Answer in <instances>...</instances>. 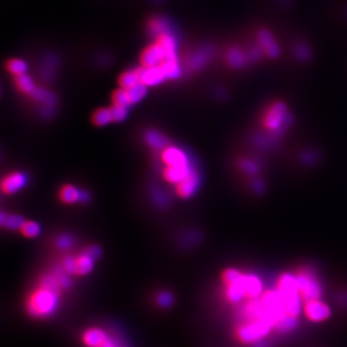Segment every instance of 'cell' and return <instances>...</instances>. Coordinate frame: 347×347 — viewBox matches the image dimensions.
<instances>
[{"mask_svg":"<svg viewBox=\"0 0 347 347\" xmlns=\"http://www.w3.org/2000/svg\"><path fill=\"white\" fill-rule=\"evenodd\" d=\"M64 287L58 270L47 273L40 279L39 284L32 291L24 302V310L29 316L44 319L55 314L60 304Z\"/></svg>","mask_w":347,"mask_h":347,"instance_id":"obj_1","label":"cell"},{"mask_svg":"<svg viewBox=\"0 0 347 347\" xmlns=\"http://www.w3.org/2000/svg\"><path fill=\"white\" fill-rule=\"evenodd\" d=\"M275 288L282 295L288 315L300 317L303 314L304 301L300 296L299 288L294 272H283L277 278Z\"/></svg>","mask_w":347,"mask_h":347,"instance_id":"obj_2","label":"cell"},{"mask_svg":"<svg viewBox=\"0 0 347 347\" xmlns=\"http://www.w3.org/2000/svg\"><path fill=\"white\" fill-rule=\"evenodd\" d=\"M272 332L273 326L267 321L260 319L244 320L235 326L233 337L236 341L242 345L254 346L267 339Z\"/></svg>","mask_w":347,"mask_h":347,"instance_id":"obj_3","label":"cell"},{"mask_svg":"<svg viewBox=\"0 0 347 347\" xmlns=\"http://www.w3.org/2000/svg\"><path fill=\"white\" fill-rule=\"evenodd\" d=\"M294 275L296 277L300 296L304 303L322 298L323 286L314 269L310 266H301L294 271Z\"/></svg>","mask_w":347,"mask_h":347,"instance_id":"obj_4","label":"cell"},{"mask_svg":"<svg viewBox=\"0 0 347 347\" xmlns=\"http://www.w3.org/2000/svg\"><path fill=\"white\" fill-rule=\"evenodd\" d=\"M287 116L288 113L285 103L276 102L272 103L264 112L261 120V125L265 130L277 132L283 126H285L287 122Z\"/></svg>","mask_w":347,"mask_h":347,"instance_id":"obj_5","label":"cell"},{"mask_svg":"<svg viewBox=\"0 0 347 347\" xmlns=\"http://www.w3.org/2000/svg\"><path fill=\"white\" fill-rule=\"evenodd\" d=\"M260 300L263 308L265 309V311L272 317L275 323L278 319L287 314L284 298L275 287L271 290H264Z\"/></svg>","mask_w":347,"mask_h":347,"instance_id":"obj_6","label":"cell"},{"mask_svg":"<svg viewBox=\"0 0 347 347\" xmlns=\"http://www.w3.org/2000/svg\"><path fill=\"white\" fill-rule=\"evenodd\" d=\"M332 309L322 299L311 300L304 303L303 316L312 323H323L331 318Z\"/></svg>","mask_w":347,"mask_h":347,"instance_id":"obj_7","label":"cell"},{"mask_svg":"<svg viewBox=\"0 0 347 347\" xmlns=\"http://www.w3.org/2000/svg\"><path fill=\"white\" fill-rule=\"evenodd\" d=\"M161 161L165 167H183L189 166L188 156L180 148L175 146H168L160 152Z\"/></svg>","mask_w":347,"mask_h":347,"instance_id":"obj_8","label":"cell"},{"mask_svg":"<svg viewBox=\"0 0 347 347\" xmlns=\"http://www.w3.org/2000/svg\"><path fill=\"white\" fill-rule=\"evenodd\" d=\"M244 275L243 273L235 282L224 285V298L230 305H240L246 300Z\"/></svg>","mask_w":347,"mask_h":347,"instance_id":"obj_9","label":"cell"},{"mask_svg":"<svg viewBox=\"0 0 347 347\" xmlns=\"http://www.w3.org/2000/svg\"><path fill=\"white\" fill-rule=\"evenodd\" d=\"M257 41L263 52L271 59H275L280 55L281 48L277 43L274 35L267 29H260L257 33Z\"/></svg>","mask_w":347,"mask_h":347,"instance_id":"obj_10","label":"cell"},{"mask_svg":"<svg viewBox=\"0 0 347 347\" xmlns=\"http://www.w3.org/2000/svg\"><path fill=\"white\" fill-rule=\"evenodd\" d=\"M200 185V175L194 169L191 173L183 179L182 182L175 185V191L177 195L182 199L192 197L197 191Z\"/></svg>","mask_w":347,"mask_h":347,"instance_id":"obj_11","label":"cell"},{"mask_svg":"<svg viewBox=\"0 0 347 347\" xmlns=\"http://www.w3.org/2000/svg\"><path fill=\"white\" fill-rule=\"evenodd\" d=\"M27 182V178L24 173L12 172L4 177L1 182V190L6 195L15 194L24 187Z\"/></svg>","mask_w":347,"mask_h":347,"instance_id":"obj_12","label":"cell"},{"mask_svg":"<svg viewBox=\"0 0 347 347\" xmlns=\"http://www.w3.org/2000/svg\"><path fill=\"white\" fill-rule=\"evenodd\" d=\"M244 288L246 300L258 299L264 292L261 278L255 273H245Z\"/></svg>","mask_w":347,"mask_h":347,"instance_id":"obj_13","label":"cell"},{"mask_svg":"<svg viewBox=\"0 0 347 347\" xmlns=\"http://www.w3.org/2000/svg\"><path fill=\"white\" fill-rule=\"evenodd\" d=\"M109 334L99 327H90L82 333L81 341L85 347H101L109 338Z\"/></svg>","mask_w":347,"mask_h":347,"instance_id":"obj_14","label":"cell"},{"mask_svg":"<svg viewBox=\"0 0 347 347\" xmlns=\"http://www.w3.org/2000/svg\"><path fill=\"white\" fill-rule=\"evenodd\" d=\"M139 76V82L146 86H156L161 83L165 76L161 71L160 67H143L136 70Z\"/></svg>","mask_w":347,"mask_h":347,"instance_id":"obj_15","label":"cell"},{"mask_svg":"<svg viewBox=\"0 0 347 347\" xmlns=\"http://www.w3.org/2000/svg\"><path fill=\"white\" fill-rule=\"evenodd\" d=\"M166 52L159 44L152 45L144 50L141 56L143 67H157L165 59Z\"/></svg>","mask_w":347,"mask_h":347,"instance_id":"obj_16","label":"cell"},{"mask_svg":"<svg viewBox=\"0 0 347 347\" xmlns=\"http://www.w3.org/2000/svg\"><path fill=\"white\" fill-rule=\"evenodd\" d=\"M193 170L194 169L191 165L183 167H165L162 172V176L168 183L176 185L179 182H182L183 179H185Z\"/></svg>","mask_w":347,"mask_h":347,"instance_id":"obj_17","label":"cell"},{"mask_svg":"<svg viewBox=\"0 0 347 347\" xmlns=\"http://www.w3.org/2000/svg\"><path fill=\"white\" fill-rule=\"evenodd\" d=\"M300 325V317L291 316L286 314L285 316L278 319L276 323L274 324L273 332H276L278 334H288L294 332Z\"/></svg>","mask_w":347,"mask_h":347,"instance_id":"obj_18","label":"cell"},{"mask_svg":"<svg viewBox=\"0 0 347 347\" xmlns=\"http://www.w3.org/2000/svg\"><path fill=\"white\" fill-rule=\"evenodd\" d=\"M81 195L82 191L72 184H65L58 192L59 200L66 205H72L80 202Z\"/></svg>","mask_w":347,"mask_h":347,"instance_id":"obj_19","label":"cell"},{"mask_svg":"<svg viewBox=\"0 0 347 347\" xmlns=\"http://www.w3.org/2000/svg\"><path fill=\"white\" fill-rule=\"evenodd\" d=\"M145 140L150 149L155 150H163L169 146V140L165 135L158 130H149L145 134Z\"/></svg>","mask_w":347,"mask_h":347,"instance_id":"obj_20","label":"cell"},{"mask_svg":"<svg viewBox=\"0 0 347 347\" xmlns=\"http://www.w3.org/2000/svg\"><path fill=\"white\" fill-rule=\"evenodd\" d=\"M247 54L241 48L233 47L226 53V61L230 68L240 69L247 62Z\"/></svg>","mask_w":347,"mask_h":347,"instance_id":"obj_21","label":"cell"},{"mask_svg":"<svg viewBox=\"0 0 347 347\" xmlns=\"http://www.w3.org/2000/svg\"><path fill=\"white\" fill-rule=\"evenodd\" d=\"M158 44L165 50L166 55L164 60H178V57L176 54L177 43L172 35L166 33L158 36Z\"/></svg>","mask_w":347,"mask_h":347,"instance_id":"obj_22","label":"cell"},{"mask_svg":"<svg viewBox=\"0 0 347 347\" xmlns=\"http://www.w3.org/2000/svg\"><path fill=\"white\" fill-rule=\"evenodd\" d=\"M94 259L91 258L86 253L75 257V273L78 276L88 275L94 268Z\"/></svg>","mask_w":347,"mask_h":347,"instance_id":"obj_23","label":"cell"},{"mask_svg":"<svg viewBox=\"0 0 347 347\" xmlns=\"http://www.w3.org/2000/svg\"><path fill=\"white\" fill-rule=\"evenodd\" d=\"M213 56V50L210 48H202L195 52L189 59L190 67L194 70L203 68Z\"/></svg>","mask_w":347,"mask_h":347,"instance_id":"obj_24","label":"cell"},{"mask_svg":"<svg viewBox=\"0 0 347 347\" xmlns=\"http://www.w3.org/2000/svg\"><path fill=\"white\" fill-rule=\"evenodd\" d=\"M165 79H175L180 78L182 70L178 60H164L159 65Z\"/></svg>","mask_w":347,"mask_h":347,"instance_id":"obj_25","label":"cell"},{"mask_svg":"<svg viewBox=\"0 0 347 347\" xmlns=\"http://www.w3.org/2000/svg\"><path fill=\"white\" fill-rule=\"evenodd\" d=\"M1 226L6 228V229H11V230H16V229H21L23 224H24V218L20 215H6L5 213H1Z\"/></svg>","mask_w":347,"mask_h":347,"instance_id":"obj_26","label":"cell"},{"mask_svg":"<svg viewBox=\"0 0 347 347\" xmlns=\"http://www.w3.org/2000/svg\"><path fill=\"white\" fill-rule=\"evenodd\" d=\"M92 123L95 126H105L112 123L110 108H100L92 116Z\"/></svg>","mask_w":347,"mask_h":347,"instance_id":"obj_27","label":"cell"},{"mask_svg":"<svg viewBox=\"0 0 347 347\" xmlns=\"http://www.w3.org/2000/svg\"><path fill=\"white\" fill-rule=\"evenodd\" d=\"M31 97L41 103H44L48 106H53L55 103V97L43 88H35L32 92Z\"/></svg>","mask_w":347,"mask_h":347,"instance_id":"obj_28","label":"cell"},{"mask_svg":"<svg viewBox=\"0 0 347 347\" xmlns=\"http://www.w3.org/2000/svg\"><path fill=\"white\" fill-rule=\"evenodd\" d=\"M16 85L23 93H25V94H29L31 95L32 92L35 90V84H34V81L33 79L27 75L26 73L24 74H21V75H17L16 76Z\"/></svg>","mask_w":347,"mask_h":347,"instance_id":"obj_29","label":"cell"},{"mask_svg":"<svg viewBox=\"0 0 347 347\" xmlns=\"http://www.w3.org/2000/svg\"><path fill=\"white\" fill-rule=\"evenodd\" d=\"M147 92H148L147 86L144 85L142 83H140V82L137 83L134 86L127 89V93L129 95L131 104H134V103H139L140 101H142L143 99L147 95Z\"/></svg>","mask_w":347,"mask_h":347,"instance_id":"obj_30","label":"cell"},{"mask_svg":"<svg viewBox=\"0 0 347 347\" xmlns=\"http://www.w3.org/2000/svg\"><path fill=\"white\" fill-rule=\"evenodd\" d=\"M20 232L24 237L27 238H35L39 236L41 227L37 222L25 220Z\"/></svg>","mask_w":347,"mask_h":347,"instance_id":"obj_31","label":"cell"},{"mask_svg":"<svg viewBox=\"0 0 347 347\" xmlns=\"http://www.w3.org/2000/svg\"><path fill=\"white\" fill-rule=\"evenodd\" d=\"M137 83H139V76L136 71H126L119 79V84L121 88L126 90L134 86Z\"/></svg>","mask_w":347,"mask_h":347,"instance_id":"obj_32","label":"cell"},{"mask_svg":"<svg viewBox=\"0 0 347 347\" xmlns=\"http://www.w3.org/2000/svg\"><path fill=\"white\" fill-rule=\"evenodd\" d=\"M112 101H113V104H116V105H121V106H125V107H128L129 105H131V102H130L129 95L127 93V90L123 89V88L116 90L113 93Z\"/></svg>","mask_w":347,"mask_h":347,"instance_id":"obj_33","label":"cell"},{"mask_svg":"<svg viewBox=\"0 0 347 347\" xmlns=\"http://www.w3.org/2000/svg\"><path fill=\"white\" fill-rule=\"evenodd\" d=\"M9 71L15 74L16 76L24 74L27 71V64L21 59H13L7 64Z\"/></svg>","mask_w":347,"mask_h":347,"instance_id":"obj_34","label":"cell"},{"mask_svg":"<svg viewBox=\"0 0 347 347\" xmlns=\"http://www.w3.org/2000/svg\"><path fill=\"white\" fill-rule=\"evenodd\" d=\"M112 123H121L126 120L128 115L127 107L113 104L110 107Z\"/></svg>","mask_w":347,"mask_h":347,"instance_id":"obj_35","label":"cell"},{"mask_svg":"<svg viewBox=\"0 0 347 347\" xmlns=\"http://www.w3.org/2000/svg\"><path fill=\"white\" fill-rule=\"evenodd\" d=\"M150 32L160 36L168 33V24L162 18H153L149 25Z\"/></svg>","mask_w":347,"mask_h":347,"instance_id":"obj_36","label":"cell"},{"mask_svg":"<svg viewBox=\"0 0 347 347\" xmlns=\"http://www.w3.org/2000/svg\"><path fill=\"white\" fill-rule=\"evenodd\" d=\"M157 304L160 308L168 309L170 308L174 303V296L171 292H161L157 295Z\"/></svg>","mask_w":347,"mask_h":347,"instance_id":"obj_37","label":"cell"},{"mask_svg":"<svg viewBox=\"0 0 347 347\" xmlns=\"http://www.w3.org/2000/svg\"><path fill=\"white\" fill-rule=\"evenodd\" d=\"M61 268L63 269L67 274L74 275V273H75V257H72V256L65 257L62 260Z\"/></svg>","mask_w":347,"mask_h":347,"instance_id":"obj_38","label":"cell"},{"mask_svg":"<svg viewBox=\"0 0 347 347\" xmlns=\"http://www.w3.org/2000/svg\"><path fill=\"white\" fill-rule=\"evenodd\" d=\"M72 245H73V238L68 235L60 236L56 240V246L61 250H68L72 247Z\"/></svg>","mask_w":347,"mask_h":347,"instance_id":"obj_39","label":"cell"},{"mask_svg":"<svg viewBox=\"0 0 347 347\" xmlns=\"http://www.w3.org/2000/svg\"><path fill=\"white\" fill-rule=\"evenodd\" d=\"M239 165H240V169L248 175H255L259 170L256 163H254V161L249 160V159H242Z\"/></svg>","mask_w":347,"mask_h":347,"instance_id":"obj_40","label":"cell"},{"mask_svg":"<svg viewBox=\"0 0 347 347\" xmlns=\"http://www.w3.org/2000/svg\"><path fill=\"white\" fill-rule=\"evenodd\" d=\"M295 53H296V56L302 61H307L309 58H310V56H311L310 48L305 44H300V45H298L297 48L295 49Z\"/></svg>","mask_w":347,"mask_h":347,"instance_id":"obj_41","label":"cell"},{"mask_svg":"<svg viewBox=\"0 0 347 347\" xmlns=\"http://www.w3.org/2000/svg\"><path fill=\"white\" fill-rule=\"evenodd\" d=\"M262 52L263 50L261 49L260 46H256V47H252V48H249L248 52L246 53L247 54V59L249 61H252V62H256L258 60H260L261 58V55H262Z\"/></svg>","mask_w":347,"mask_h":347,"instance_id":"obj_42","label":"cell"},{"mask_svg":"<svg viewBox=\"0 0 347 347\" xmlns=\"http://www.w3.org/2000/svg\"><path fill=\"white\" fill-rule=\"evenodd\" d=\"M84 253H86L87 255H89L94 260H97L98 258H100L102 251L98 246H89L86 250H84Z\"/></svg>","mask_w":347,"mask_h":347,"instance_id":"obj_43","label":"cell"},{"mask_svg":"<svg viewBox=\"0 0 347 347\" xmlns=\"http://www.w3.org/2000/svg\"><path fill=\"white\" fill-rule=\"evenodd\" d=\"M101 347H121L118 343V341L114 339L113 337L109 336V338L104 341L103 345Z\"/></svg>","mask_w":347,"mask_h":347,"instance_id":"obj_44","label":"cell"},{"mask_svg":"<svg viewBox=\"0 0 347 347\" xmlns=\"http://www.w3.org/2000/svg\"><path fill=\"white\" fill-rule=\"evenodd\" d=\"M90 199V195L88 194V192H85V191H82V195H81V200L80 202L82 203H85V202H88Z\"/></svg>","mask_w":347,"mask_h":347,"instance_id":"obj_45","label":"cell"}]
</instances>
